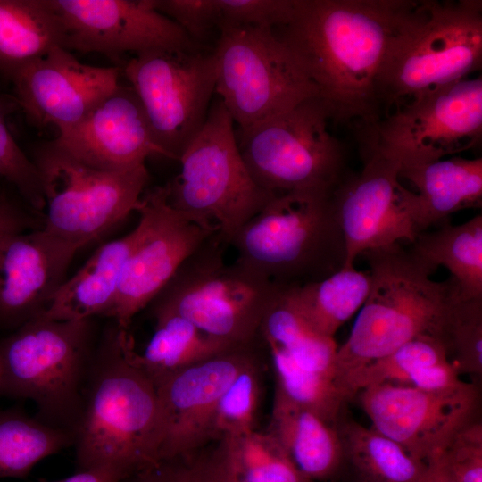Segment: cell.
<instances>
[{"instance_id": "obj_11", "label": "cell", "mask_w": 482, "mask_h": 482, "mask_svg": "<svg viewBox=\"0 0 482 482\" xmlns=\"http://www.w3.org/2000/svg\"><path fill=\"white\" fill-rule=\"evenodd\" d=\"M42 181V228L79 250L137 212L149 181L145 165L120 172L88 167L51 146L32 158Z\"/></svg>"}, {"instance_id": "obj_1", "label": "cell", "mask_w": 482, "mask_h": 482, "mask_svg": "<svg viewBox=\"0 0 482 482\" xmlns=\"http://www.w3.org/2000/svg\"><path fill=\"white\" fill-rule=\"evenodd\" d=\"M411 0H292L275 31L332 111L360 135L383 111L377 78Z\"/></svg>"}, {"instance_id": "obj_17", "label": "cell", "mask_w": 482, "mask_h": 482, "mask_svg": "<svg viewBox=\"0 0 482 482\" xmlns=\"http://www.w3.org/2000/svg\"><path fill=\"white\" fill-rule=\"evenodd\" d=\"M63 28L62 47L112 60L169 49L199 47L154 0H51Z\"/></svg>"}, {"instance_id": "obj_26", "label": "cell", "mask_w": 482, "mask_h": 482, "mask_svg": "<svg viewBox=\"0 0 482 482\" xmlns=\"http://www.w3.org/2000/svg\"><path fill=\"white\" fill-rule=\"evenodd\" d=\"M153 318L154 332L144 350L138 353L132 340L129 353L155 386L179 370L239 346L206 335L178 315L161 314Z\"/></svg>"}, {"instance_id": "obj_13", "label": "cell", "mask_w": 482, "mask_h": 482, "mask_svg": "<svg viewBox=\"0 0 482 482\" xmlns=\"http://www.w3.org/2000/svg\"><path fill=\"white\" fill-rule=\"evenodd\" d=\"M122 72L164 157L179 161L203 128L215 93L212 51L156 50L134 55Z\"/></svg>"}, {"instance_id": "obj_46", "label": "cell", "mask_w": 482, "mask_h": 482, "mask_svg": "<svg viewBox=\"0 0 482 482\" xmlns=\"http://www.w3.org/2000/svg\"><path fill=\"white\" fill-rule=\"evenodd\" d=\"M122 478L107 469L79 470L75 474L54 482H120Z\"/></svg>"}, {"instance_id": "obj_6", "label": "cell", "mask_w": 482, "mask_h": 482, "mask_svg": "<svg viewBox=\"0 0 482 482\" xmlns=\"http://www.w3.org/2000/svg\"><path fill=\"white\" fill-rule=\"evenodd\" d=\"M97 340L93 319H35L0 341V393L30 400L37 418L72 433Z\"/></svg>"}, {"instance_id": "obj_19", "label": "cell", "mask_w": 482, "mask_h": 482, "mask_svg": "<svg viewBox=\"0 0 482 482\" xmlns=\"http://www.w3.org/2000/svg\"><path fill=\"white\" fill-rule=\"evenodd\" d=\"M119 67L82 63L71 51L56 46L21 67L12 77V96L27 119L58 131L82 120L120 85Z\"/></svg>"}, {"instance_id": "obj_39", "label": "cell", "mask_w": 482, "mask_h": 482, "mask_svg": "<svg viewBox=\"0 0 482 482\" xmlns=\"http://www.w3.org/2000/svg\"><path fill=\"white\" fill-rule=\"evenodd\" d=\"M158 12L173 21L198 46L218 29L215 0H154Z\"/></svg>"}, {"instance_id": "obj_14", "label": "cell", "mask_w": 482, "mask_h": 482, "mask_svg": "<svg viewBox=\"0 0 482 482\" xmlns=\"http://www.w3.org/2000/svg\"><path fill=\"white\" fill-rule=\"evenodd\" d=\"M137 241L127 259L115 299L104 317L128 329L182 262L218 228L173 208L166 185L145 191L137 209Z\"/></svg>"}, {"instance_id": "obj_36", "label": "cell", "mask_w": 482, "mask_h": 482, "mask_svg": "<svg viewBox=\"0 0 482 482\" xmlns=\"http://www.w3.org/2000/svg\"><path fill=\"white\" fill-rule=\"evenodd\" d=\"M259 353L237 374L218 403L214 441L255 430L261 400Z\"/></svg>"}, {"instance_id": "obj_3", "label": "cell", "mask_w": 482, "mask_h": 482, "mask_svg": "<svg viewBox=\"0 0 482 482\" xmlns=\"http://www.w3.org/2000/svg\"><path fill=\"white\" fill-rule=\"evenodd\" d=\"M370 288L351 333L337 347L335 371L344 381L365 365L383 358L410 340L438 338L447 312L459 297L448 278L435 281L436 270L400 244L368 251Z\"/></svg>"}, {"instance_id": "obj_12", "label": "cell", "mask_w": 482, "mask_h": 482, "mask_svg": "<svg viewBox=\"0 0 482 482\" xmlns=\"http://www.w3.org/2000/svg\"><path fill=\"white\" fill-rule=\"evenodd\" d=\"M482 136L481 76L449 83L395 106L361 135L366 152L401 167L445 158L478 145Z\"/></svg>"}, {"instance_id": "obj_29", "label": "cell", "mask_w": 482, "mask_h": 482, "mask_svg": "<svg viewBox=\"0 0 482 482\" xmlns=\"http://www.w3.org/2000/svg\"><path fill=\"white\" fill-rule=\"evenodd\" d=\"M337 429L344 461L362 482H421L427 462L412 458L401 445L373 428H366L344 411Z\"/></svg>"}, {"instance_id": "obj_9", "label": "cell", "mask_w": 482, "mask_h": 482, "mask_svg": "<svg viewBox=\"0 0 482 482\" xmlns=\"http://www.w3.org/2000/svg\"><path fill=\"white\" fill-rule=\"evenodd\" d=\"M332 111L320 96L238 130L240 154L253 180L274 195L333 192L343 179L345 148L329 129Z\"/></svg>"}, {"instance_id": "obj_7", "label": "cell", "mask_w": 482, "mask_h": 482, "mask_svg": "<svg viewBox=\"0 0 482 482\" xmlns=\"http://www.w3.org/2000/svg\"><path fill=\"white\" fill-rule=\"evenodd\" d=\"M228 246L219 231L205 239L148 304L152 316L178 315L231 345L254 342L281 287L237 261L227 263Z\"/></svg>"}, {"instance_id": "obj_34", "label": "cell", "mask_w": 482, "mask_h": 482, "mask_svg": "<svg viewBox=\"0 0 482 482\" xmlns=\"http://www.w3.org/2000/svg\"><path fill=\"white\" fill-rule=\"evenodd\" d=\"M449 362L446 350L439 338L431 335L419 336L388 355L376 360L344 381L350 399L362 390L385 383H408L415 370Z\"/></svg>"}, {"instance_id": "obj_31", "label": "cell", "mask_w": 482, "mask_h": 482, "mask_svg": "<svg viewBox=\"0 0 482 482\" xmlns=\"http://www.w3.org/2000/svg\"><path fill=\"white\" fill-rule=\"evenodd\" d=\"M72 444L68 430L18 410H0V478H24L39 461Z\"/></svg>"}, {"instance_id": "obj_20", "label": "cell", "mask_w": 482, "mask_h": 482, "mask_svg": "<svg viewBox=\"0 0 482 482\" xmlns=\"http://www.w3.org/2000/svg\"><path fill=\"white\" fill-rule=\"evenodd\" d=\"M47 143L79 162L111 172L145 165L153 155L164 156L134 90L120 84L82 120Z\"/></svg>"}, {"instance_id": "obj_27", "label": "cell", "mask_w": 482, "mask_h": 482, "mask_svg": "<svg viewBox=\"0 0 482 482\" xmlns=\"http://www.w3.org/2000/svg\"><path fill=\"white\" fill-rule=\"evenodd\" d=\"M370 288L369 271L343 267L322 279L285 287L292 306L317 333L334 337L338 328L367 299Z\"/></svg>"}, {"instance_id": "obj_10", "label": "cell", "mask_w": 482, "mask_h": 482, "mask_svg": "<svg viewBox=\"0 0 482 482\" xmlns=\"http://www.w3.org/2000/svg\"><path fill=\"white\" fill-rule=\"evenodd\" d=\"M212 49L215 93L239 129L319 96L274 29L221 26Z\"/></svg>"}, {"instance_id": "obj_28", "label": "cell", "mask_w": 482, "mask_h": 482, "mask_svg": "<svg viewBox=\"0 0 482 482\" xmlns=\"http://www.w3.org/2000/svg\"><path fill=\"white\" fill-rule=\"evenodd\" d=\"M411 251L437 270L451 274L461 299L482 298V215L418 234Z\"/></svg>"}, {"instance_id": "obj_40", "label": "cell", "mask_w": 482, "mask_h": 482, "mask_svg": "<svg viewBox=\"0 0 482 482\" xmlns=\"http://www.w3.org/2000/svg\"><path fill=\"white\" fill-rule=\"evenodd\" d=\"M457 482H482V428L478 420L461 430L444 450Z\"/></svg>"}, {"instance_id": "obj_16", "label": "cell", "mask_w": 482, "mask_h": 482, "mask_svg": "<svg viewBox=\"0 0 482 482\" xmlns=\"http://www.w3.org/2000/svg\"><path fill=\"white\" fill-rule=\"evenodd\" d=\"M358 394L372 428L420 461L444 451L477 420L478 391L470 383L440 392L385 383Z\"/></svg>"}, {"instance_id": "obj_15", "label": "cell", "mask_w": 482, "mask_h": 482, "mask_svg": "<svg viewBox=\"0 0 482 482\" xmlns=\"http://www.w3.org/2000/svg\"><path fill=\"white\" fill-rule=\"evenodd\" d=\"M363 168L344 179L332 192V204L342 232L345 261L354 266L364 253L401 240L413 243L416 194L400 182L399 162L377 151L366 152Z\"/></svg>"}, {"instance_id": "obj_23", "label": "cell", "mask_w": 482, "mask_h": 482, "mask_svg": "<svg viewBox=\"0 0 482 482\" xmlns=\"http://www.w3.org/2000/svg\"><path fill=\"white\" fill-rule=\"evenodd\" d=\"M137 235L135 227L129 234L97 248L72 277L66 278L41 317L57 320L104 317L115 299Z\"/></svg>"}, {"instance_id": "obj_18", "label": "cell", "mask_w": 482, "mask_h": 482, "mask_svg": "<svg viewBox=\"0 0 482 482\" xmlns=\"http://www.w3.org/2000/svg\"><path fill=\"white\" fill-rule=\"evenodd\" d=\"M260 349L257 340L233 347L179 370L156 386L162 419L160 461L186 457L215 442L220 398Z\"/></svg>"}, {"instance_id": "obj_22", "label": "cell", "mask_w": 482, "mask_h": 482, "mask_svg": "<svg viewBox=\"0 0 482 482\" xmlns=\"http://www.w3.org/2000/svg\"><path fill=\"white\" fill-rule=\"evenodd\" d=\"M417 188L418 233L443 223L450 215L482 204V158H443L400 168V178Z\"/></svg>"}, {"instance_id": "obj_45", "label": "cell", "mask_w": 482, "mask_h": 482, "mask_svg": "<svg viewBox=\"0 0 482 482\" xmlns=\"http://www.w3.org/2000/svg\"><path fill=\"white\" fill-rule=\"evenodd\" d=\"M426 462L427 470L421 482H457L447 464L444 451L432 454Z\"/></svg>"}, {"instance_id": "obj_30", "label": "cell", "mask_w": 482, "mask_h": 482, "mask_svg": "<svg viewBox=\"0 0 482 482\" xmlns=\"http://www.w3.org/2000/svg\"><path fill=\"white\" fill-rule=\"evenodd\" d=\"M257 340L263 346L281 350L305 370L336 377L334 337L317 333L305 322L289 302L285 287L266 309Z\"/></svg>"}, {"instance_id": "obj_43", "label": "cell", "mask_w": 482, "mask_h": 482, "mask_svg": "<svg viewBox=\"0 0 482 482\" xmlns=\"http://www.w3.org/2000/svg\"><path fill=\"white\" fill-rule=\"evenodd\" d=\"M460 373L450 362H442L415 370L409 377L408 384L427 391H446L463 384Z\"/></svg>"}, {"instance_id": "obj_35", "label": "cell", "mask_w": 482, "mask_h": 482, "mask_svg": "<svg viewBox=\"0 0 482 482\" xmlns=\"http://www.w3.org/2000/svg\"><path fill=\"white\" fill-rule=\"evenodd\" d=\"M439 340L458 372H482V298H456L442 325Z\"/></svg>"}, {"instance_id": "obj_32", "label": "cell", "mask_w": 482, "mask_h": 482, "mask_svg": "<svg viewBox=\"0 0 482 482\" xmlns=\"http://www.w3.org/2000/svg\"><path fill=\"white\" fill-rule=\"evenodd\" d=\"M217 442L223 463L237 482H311L269 431L255 429Z\"/></svg>"}, {"instance_id": "obj_48", "label": "cell", "mask_w": 482, "mask_h": 482, "mask_svg": "<svg viewBox=\"0 0 482 482\" xmlns=\"http://www.w3.org/2000/svg\"><path fill=\"white\" fill-rule=\"evenodd\" d=\"M0 191H1V188H0Z\"/></svg>"}, {"instance_id": "obj_47", "label": "cell", "mask_w": 482, "mask_h": 482, "mask_svg": "<svg viewBox=\"0 0 482 482\" xmlns=\"http://www.w3.org/2000/svg\"><path fill=\"white\" fill-rule=\"evenodd\" d=\"M357 482H362V481H361V480L357 479Z\"/></svg>"}, {"instance_id": "obj_41", "label": "cell", "mask_w": 482, "mask_h": 482, "mask_svg": "<svg viewBox=\"0 0 482 482\" xmlns=\"http://www.w3.org/2000/svg\"><path fill=\"white\" fill-rule=\"evenodd\" d=\"M179 482H237L223 463L217 448H204L186 457L168 460Z\"/></svg>"}, {"instance_id": "obj_38", "label": "cell", "mask_w": 482, "mask_h": 482, "mask_svg": "<svg viewBox=\"0 0 482 482\" xmlns=\"http://www.w3.org/2000/svg\"><path fill=\"white\" fill-rule=\"evenodd\" d=\"M221 26L278 28L289 13L291 0H215Z\"/></svg>"}, {"instance_id": "obj_21", "label": "cell", "mask_w": 482, "mask_h": 482, "mask_svg": "<svg viewBox=\"0 0 482 482\" xmlns=\"http://www.w3.org/2000/svg\"><path fill=\"white\" fill-rule=\"evenodd\" d=\"M78 251L43 228L0 241L1 329L12 332L46 312Z\"/></svg>"}, {"instance_id": "obj_37", "label": "cell", "mask_w": 482, "mask_h": 482, "mask_svg": "<svg viewBox=\"0 0 482 482\" xmlns=\"http://www.w3.org/2000/svg\"><path fill=\"white\" fill-rule=\"evenodd\" d=\"M19 110L12 96L0 92V178L10 183L35 213L43 214L45 196L39 172L15 141L9 116Z\"/></svg>"}, {"instance_id": "obj_42", "label": "cell", "mask_w": 482, "mask_h": 482, "mask_svg": "<svg viewBox=\"0 0 482 482\" xmlns=\"http://www.w3.org/2000/svg\"><path fill=\"white\" fill-rule=\"evenodd\" d=\"M42 218L28 212L4 190L0 191V241L5 237L42 228Z\"/></svg>"}, {"instance_id": "obj_5", "label": "cell", "mask_w": 482, "mask_h": 482, "mask_svg": "<svg viewBox=\"0 0 482 482\" xmlns=\"http://www.w3.org/2000/svg\"><path fill=\"white\" fill-rule=\"evenodd\" d=\"M229 245L237 262L280 287L327 278L345 261L332 192L275 195L238 229Z\"/></svg>"}, {"instance_id": "obj_33", "label": "cell", "mask_w": 482, "mask_h": 482, "mask_svg": "<svg viewBox=\"0 0 482 482\" xmlns=\"http://www.w3.org/2000/svg\"><path fill=\"white\" fill-rule=\"evenodd\" d=\"M261 346L270 356L277 380L276 392L336 426L350 400L337 378L305 370L276 347Z\"/></svg>"}, {"instance_id": "obj_2", "label": "cell", "mask_w": 482, "mask_h": 482, "mask_svg": "<svg viewBox=\"0 0 482 482\" xmlns=\"http://www.w3.org/2000/svg\"><path fill=\"white\" fill-rule=\"evenodd\" d=\"M131 341L112 320L97 340L73 430L79 470L107 469L123 478L160 461L157 388L132 361Z\"/></svg>"}, {"instance_id": "obj_25", "label": "cell", "mask_w": 482, "mask_h": 482, "mask_svg": "<svg viewBox=\"0 0 482 482\" xmlns=\"http://www.w3.org/2000/svg\"><path fill=\"white\" fill-rule=\"evenodd\" d=\"M63 28L51 0H0V80L62 46Z\"/></svg>"}, {"instance_id": "obj_44", "label": "cell", "mask_w": 482, "mask_h": 482, "mask_svg": "<svg viewBox=\"0 0 482 482\" xmlns=\"http://www.w3.org/2000/svg\"><path fill=\"white\" fill-rule=\"evenodd\" d=\"M120 482H179L168 460L159 461L131 475L123 478Z\"/></svg>"}, {"instance_id": "obj_8", "label": "cell", "mask_w": 482, "mask_h": 482, "mask_svg": "<svg viewBox=\"0 0 482 482\" xmlns=\"http://www.w3.org/2000/svg\"><path fill=\"white\" fill-rule=\"evenodd\" d=\"M180 170L166 183L170 204L215 226L229 243L238 229L275 195L253 180L240 154L234 121L218 98L179 160Z\"/></svg>"}, {"instance_id": "obj_24", "label": "cell", "mask_w": 482, "mask_h": 482, "mask_svg": "<svg viewBox=\"0 0 482 482\" xmlns=\"http://www.w3.org/2000/svg\"><path fill=\"white\" fill-rule=\"evenodd\" d=\"M269 431L311 482L328 480L344 462L335 425L275 392Z\"/></svg>"}, {"instance_id": "obj_4", "label": "cell", "mask_w": 482, "mask_h": 482, "mask_svg": "<svg viewBox=\"0 0 482 482\" xmlns=\"http://www.w3.org/2000/svg\"><path fill=\"white\" fill-rule=\"evenodd\" d=\"M481 65L480 0H411L377 78L383 116L420 94L468 78Z\"/></svg>"}]
</instances>
